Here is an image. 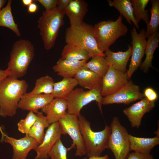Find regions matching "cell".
I'll use <instances>...</instances> for the list:
<instances>
[{
  "label": "cell",
  "instance_id": "obj_21",
  "mask_svg": "<svg viewBox=\"0 0 159 159\" xmlns=\"http://www.w3.org/2000/svg\"><path fill=\"white\" fill-rule=\"evenodd\" d=\"M87 61H72L60 58L53 69L57 74L63 78L74 77L81 68L83 67Z\"/></svg>",
  "mask_w": 159,
  "mask_h": 159
},
{
  "label": "cell",
  "instance_id": "obj_7",
  "mask_svg": "<svg viewBox=\"0 0 159 159\" xmlns=\"http://www.w3.org/2000/svg\"><path fill=\"white\" fill-rule=\"evenodd\" d=\"M102 86L92 90L85 91L81 88L74 89L66 99L67 104V113L78 117L85 106L93 101L97 103L102 114V105L103 98L101 94Z\"/></svg>",
  "mask_w": 159,
  "mask_h": 159
},
{
  "label": "cell",
  "instance_id": "obj_9",
  "mask_svg": "<svg viewBox=\"0 0 159 159\" xmlns=\"http://www.w3.org/2000/svg\"><path fill=\"white\" fill-rule=\"evenodd\" d=\"M63 135L68 134L72 140L69 147L70 150L74 148V155L81 157L86 155L85 143L81 133L78 117L67 113L59 121Z\"/></svg>",
  "mask_w": 159,
  "mask_h": 159
},
{
  "label": "cell",
  "instance_id": "obj_3",
  "mask_svg": "<svg viewBox=\"0 0 159 159\" xmlns=\"http://www.w3.org/2000/svg\"><path fill=\"white\" fill-rule=\"evenodd\" d=\"M78 118L87 156H101L105 149H109L110 127L106 125L102 130L95 132L92 130L90 122L84 116L80 114Z\"/></svg>",
  "mask_w": 159,
  "mask_h": 159
},
{
  "label": "cell",
  "instance_id": "obj_10",
  "mask_svg": "<svg viewBox=\"0 0 159 159\" xmlns=\"http://www.w3.org/2000/svg\"><path fill=\"white\" fill-rule=\"evenodd\" d=\"M140 92L139 87L129 80L122 88L114 93L103 97L102 105L113 104H128L145 97Z\"/></svg>",
  "mask_w": 159,
  "mask_h": 159
},
{
  "label": "cell",
  "instance_id": "obj_31",
  "mask_svg": "<svg viewBox=\"0 0 159 159\" xmlns=\"http://www.w3.org/2000/svg\"><path fill=\"white\" fill-rule=\"evenodd\" d=\"M152 6L150 9L151 18L147 25L145 31L146 38L152 34L158 32L159 25V0L151 1Z\"/></svg>",
  "mask_w": 159,
  "mask_h": 159
},
{
  "label": "cell",
  "instance_id": "obj_18",
  "mask_svg": "<svg viewBox=\"0 0 159 159\" xmlns=\"http://www.w3.org/2000/svg\"><path fill=\"white\" fill-rule=\"evenodd\" d=\"M68 17L70 26L81 24L88 11V4L83 0H71L64 10Z\"/></svg>",
  "mask_w": 159,
  "mask_h": 159
},
{
  "label": "cell",
  "instance_id": "obj_38",
  "mask_svg": "<svg viewBox=\"0 0 159 159\" xmlns=\"http://www.w3.org/2000/svg\"><path fill=\"white\" fill-rule=\"evenodd\" d=\"M38 9V5L35 2H34L28 6L27 11L29 13H34L36 12L37 11Z\"/></svg>",
  "mask_w": 159,
  "mask_h": 159
},
{
  "label": "cell",
  "instance_id": "obj_27",
  "mask_svg": "<svg viewBox=\"0 0 159 159\" xmlns=\"http://www.w3.org/2000/svg\"><path fill=\"white\" fill-rule=\"evenodd\" d=\"M61 58L72 61H87L90 58L84 49L75 45L67 44L64 47Z\"/></svg>",
  "mask_w": 159,
  "mask_h": 159
},
{
  "label": "cell",
  "instance_id": "obj_15",
  "mask_svg": "<svg viewBox=\"0 0 159 159\" xmlns=\"http://www.w3.org/2000/svg\"><path fill=\"white\" fill-rule=\"evenodd\" d=\"M155 102L149 101L145 97L130 107L124 109L123 112L130 122L132 127L138 128L144 115L154 107Z\"/></svg>",
  "mask_w": 159,
  "mask_h": 159
},
{
  "label": "cell",
  "instance_id": "obj_37",
  "mask_svg": "<svg viewBox=\"0 0 159 159\" xmlns=\"http://www.w3.org/2000/svg\"><path fill=\"white\" fill-rule=\"evenodd\" d=\"M71 0H58L57 7L59 9L64 11Z\"/></svg>",
  "mask_w": 159,
  "mask_h": 159
},
{
  "label": "cell",
  "instance_id": "obj_44",
  "mask_svg": "<svg viewBox=\"0 0 159 159\" xmlns=\"http://www.w3.org/2000/svg\"><path fill=\"white\" fill-rule=\"evenodd\" d=\"M0 132L1 133V140L2 141L5 134L4 133V132L2 130V129L1 126H0Z\"/></svg>",
  "mask_w": 159,
  "mask_h": 159
},
{
  "label": "cell",
  "instance_id": "obj_11",
  "mask_svg": "<svg viewBox=\"0 0 159 159\" xmlns=\"http://www.w3.org/2000/svg\"><path fill=\"white\" fill-rule=\"evenodd\" d=\"M145 33V30L142 29L140 33H138L135 26L131 31L132 40L131 57L129 69L126 72L129 80L141 64L147 43Z\"/></svg>",
  "mask_w": 159,
  "mask_h": 159
},
{
  "label": "cell",
  "instance_id": "obj_41",
  "mask_svg": "<svg viewBox=\"0 0 159 159\" xmlns=\"http://www.w3.org/2000/svg\"><path fill=\"white\" fill-rule=\"evenodd\" d=\"M8 77L7 74L5 70L0 69V82L5 78Z\"/></svg>",
  "mask_w": 159,
  "mask_h": 159
},
{
  "label": "cell",
  "instance_id": "obj_14",
  "mask_svg": "<svg viewBox=\"0 0 159 159\" xmlns=\"http://www.w3.org/2000/svg\"><path fill=\"white\" fill-rule=\"evenodd\" d=\"M2 141L11 145L13 152L12 159H26L29 152L32 150H34L39 145L33 138L26 135L17 139L5 134Z\"/></svg>",
  "mask_w": 159,
  "mask_h": 159
},
{
  "label": "cell",
  "instance_id": "obj_25",
  "mask_svg": "<svg viewBox=\"0 0 159 159\" xmlns=\"http://www.w3.org/2000/svg\"><path fill=\"white\" fill-rule=\"evenodd\" d=\"M159 34L156 33L148 38L145 51L146 57L144 61L140 65V69L144 72H147L150 68H154L152 65L153 54L158 47Z\"/></svg>",
  "mask_w": 159,
  "mask_h": 159
},
{
  "label": "cell",
  "instance_id": "obj_19",
  "mask_svg": "<svg viewBox=\"0 0 159 159\" xmlns=\"http://www.w3.org/2000/svg\"><path fill=\"white\" fill-rule=\"evenodd\" d=\"M131 52L130 45H128L127 49L124 52H114L109 49L105 52V57L110 66L119 71L126 72L127 65Z\"/></svg>",
  "mask_w": 159,
  "mask_h": 159
},
{
  "label": "cell",
  "instance_id": "obj_16",
  "mask_svg": "<svg viewBox=\"0 0 159 159\" xmlns=\"http://www.w3.org/2000/svg\"><path fill=\"white\" fill-rule=\"evenodd\" d=\"M54 98L51 94L30 95L26 93L21 97L18 108L37 114Z\"/></svg>",
  "mask_w": 159,
  "mask_h": 159
},
{
  "label": "cell",
  "instance_id": "obj_13",
  "mask_svg": "<svg viewBox=\"0 0 159 159\" xmlns=\"http://www.w3.org/2000/svg\"><path fill=\"white\" fill-rule=\"evenodd\" d=\"M63 135L59 122L50 125L45 133L42 141L34 150V159H47L48 155L57 142Z\"/></svg>",
  "mask_w": 159,
  "mask_h": 159
},
{
  "label": "cell",
  "instance_id": "obj_43",
  "mask_svg": "<svg viewBox=\"0 0 159 159\" xmlns=\"http://www.w3.org/2000/svg\"><path fill=\"white\" fill-rule=\"evenodd\" d=\"M6 0H0V10L1 9V8L4 5Z\"/></svg>",
  "mask_w": 159,
  "mask_h": 159
},
{
  "label": "cell",
  "instance_id": "obj_40",
  "mask_svg": "<svg viewBox=\"0 0 159 159\" xmlns=\"http://www.w3.org/2000/svg\"><path fill=\"white\" fill-rule=\"evenodd\" d=\"M82 159H110L109 156L107 155H105L103 156H93L89 158H85Z\"/></svg>",
  "mask_w": 159,
  "mask_h": 159
},
{
  "label": "cell",
  "instance_id": "obj_5",
  "mask_svg": "<svg viewBox=\"0 0 159 159\" xmlns=\"http://www.w3.org/2000/svg\"><path fill=\"white\" fill-rule=\"evenodd\" d=\"M120 15L115 21H102L93 26L95 38L99 49L104 53L120 37L125 35L128 29L122 22Z\"/></svg>",
  "mask_w": 159,
  "mask_h": 159
},
{
  "label": "cell",
  "instance_id": "obj_1",
  "mask_svg": "<svg viewBox=\"0 0 159 159\" xmlns=\"http://www.w3.org/2000/svg\"><path fill=\"white\" fill-rule=\"evenodd\" d=\"M26 81L7 77L0 82V116L12 117L16 114L19 102L26 93Z\"/></svg>",
  "mask_w": 159,
  "mask_h": 159
},
{
  "label": "cell",
  "instance_id": "obj_20",
  "mask_svg": "<svg viewBox=\"0 0 159 159\" xmlns=\"http://www.w3.org/2000/svg\"><path fill=\"white\" fill-rule=\"evenodd\" d=\"M74 78L77 81L78 85L89 90L102 86V78L84 66L78 70Z\"/></svg>",
  "mask_w": 159,
  "mask_h": 159
},
{
  "label": "cell",
  "instance_id": "obj_28",
  "mask_svg": "<svg viewBox=\"0 0 159 159\" xmlns=\"http://www.w3.org/2000/svg\"><path fill=\"white\" fill-rule=\"evenodd\" d=\"M12 1L9 0L6 6L0 10V26L7 27L11 30L17 36H21V33L14 20L12 16L11 4Z\"/></svg>",
  "mask_w": 159,
  "mask_h": 159
},
{
  "label": "cell",
  "instance_id": "obj_29",
  "mask_svg": "<svg viewBox=\"0 0 159 159\" xmlns=\"http://www.w3.org/2000/svg\"><path fill=\"white\" fill-rule=\"evenodd\" d=\"M91 58V59L87 62L84 66L102 78L106 73L110 66L105 57L98 55Z\"/></svg>",
  "mask_w": 159,
  "mask_h": 159
},
{
  "label": "cell",
  "instance_id": "obj_30",
  "mask_svg": "<svg viewBox=\"0 0 159 159\" xmlns=\"http://www.w3.org/2000/svg\"><path fill=\"white\" fill-rule=\"evenodd\" d=\"M54 83V80L50 76L41 77L36 80L32 90L27 93L30 95H51L53 91Z\"/></svg>",
  "mask_w": 159,
  "mask_h": 159
},
{
  "label": "cell",
  "instance_id": "obj_36",
  "mask_svg": "<svg viewBox=\"0 0 159 159\" xmlns=\"http://www.w3.org/2000/svg\"><path fill=\"white\" fill-rule=\"evenodd\" d=\"M58 0H37L45 8V10L49 11L53 9L57 6Z\"/></svg>",
  "mask_w": 159,
  "mask_h": 159
},
{
  "label": "cell",
  "instance_id": "obj_2",
  "mask_svg": "<svg viewBox=\"0 0 159 159\" xmlns=\"http://www.w3.org/2000/svg\"><path fill=\"white\" fill-rule=\"evenodd\" d=\"M34 56V47L28 40L20 39L14 44L10 53L8 77L15 79L24 76Z\"/></svg>",
  "mask_w": 159,
  "mask_h": 159
},
{
  "label": "cell",
  "instance_id": "obj_34",
  "mask_svg": "<svg viewBox=\"0 0 159 159\" xmlns=\"http://www.w3.org/2000/svg\"><path fill=\"white\" fill-rule=\"evenodd\" d=\"M37 118L36 114L32 112H29L25 118L21 120L18 123V130L21 133L27 135Z\"/></svg>",
  "mask_w": 159,
  "mask_h": 159
},
{
  "label": "cell",
  "instance_id": "obj_6",
  "mask_svg": "<svg viewBox=\"0 0 159 159\" xmlns=\"http://www.w3.org/2000/svg\"><path fill=\"white\" fill-rule=\"evenodd\" d=\"M65 15L64 11L56 7L45 10L39 18L38 28L46 50H49L54 46L59 29L64 25Z\"/></svg>",
  "mask_w": 159,
  "mask_h": 159
},
{
  "label": "cell",
  "instance_id": "obj_26",
  "mask_svg": "<svg viewBox=\"0 0 159 159\" xmlns=\"http://www.w3.org/2000/svg\"><path fill=\"white\" fill-rule=\"evenodd\" d=\"M36 114L37 119L26 135L33 138L39 145L43 140L45 128L49 125L42 112H39Z\"/></svg>",
  "mask_w": 159,
  "mask_h": 159
},
{
  "label": "cell",
  "instance_id": "obj_42",
  "mask_svg": "<svg viewBox=\"0 0 159 159\" xmlns=\"http://www.w3.org/2000/svg\"><path fill=\"white\" fill-rule=\"evenodd\" d=\"M22 2L23 5L25 6H28L32 3L36 2L34 0H22Z\"/></svg>",
  "mask_w": 159,
  "mask_h": 159
},
{
  "label": "cell",
  "instance_id": "obj_4",
  "mask_svg": "<svg viewBox=\"0 0 159 159\" xmlns=\"http://www.w3.org/2000/svg\"><path fill=\"white\" fill-rule=\"evenodd\" d=\"M65 42L85 50L90 58L96 56L105 57L99 49L94 33L93 26L83 22L81 24L70 26L66 29Z\"/></svg>",
  "mask_w": 159,
  "mask_h": 159
},
{
  "label": "cell",
  "instance_id": "obj_39",
  "mask_svg": "<svg viewBox=\"0 0 159 159\" xmlns=\"http://www.w3.org/2000/svg\"><path fill=\"white\" fill-rule=\"evenodd\" d=\"M158 95L154 90L151 94L146 98L150 101L155 102L158 98Z\"/></svg>",
  "mask_w": 159,
  "mask_h": 159
},
{
  "label": "cell",
  "instance_id": "obj_35",
  "mask_svg": "<svg viewBox=\"0 0 159 159\" xmlns=\"http://www.w3.org/2000/svg\"><path fill=\"white\" fill-rule=\"evenodd\" d=\"M127 159H154V158L150 153L134 151L129 154Z\"/></svg>",
  "mask_w": 159,
  "mask_h": 159
},
{
  "label": "cell",
  "instance_id": "obj_23",
  "mask_svg": "<svg viewBox=\"0 0 159 159\" xmlns=\"http://www.w3.org/2000/svg\"><path fill=\"white\" fill-rule=\"evenodd\" d=\"M78 85L74 77L63 78L60 81L54 82L51 95L54 98L66 99Z\"/></svg>",
  "mask_w": 159,
  "mask_h": 159
},
{
  "label": "cell",
  "instance_id": "obj_8",
  "mask_svg": "<svg viewBox=\"0 0 159 159\" xmlns=\"http://www.w3.org/2000/svg\"><path fill=\"white\" fill-rule=\"evenodd\" d=\"M110 127L109 149L111 150L115 159H127L130 151L129 133L116 117L113 118Z\"/></svg>",
  "mask_w": 159,
  "mask_h": 159
},
{
  "label": "cell",
  "instance_id": "obj_32",
  "mask_svg": "<svg viewBox=\"0 0 159 159\" xmlns=\"http://www.w3.org/2000/svg\"><path fill=\"white\" fill-rule=\"evenodd\" d=\"M133 9L134 18L138 24L141 20H143L147 25L149 20V14L147 10L145 9L149 0H131Z\"/></svg>",
  "mask_w": 159,
  "mask_h": 159
},
{
  "label": "cell",
  "instance_id": "obj_33",
  "mask_svg": "<svg viewBox=\"0 0 159 159\" xmlns=\"http://www.w3.org/2000/svg\"><path fill=\"white\" fill-rule=\"evenodd\" d=\"M70 150L69 147L66 148L60 139L50 150L48 156L51 159H67V153Z\"/></svg>",
  "mask_w": 159,
  "mask_h": 159
},
{
  "label": "cell",
  "instance_id": "obj_17",
  "mask_svg": "<svg viewBox=\"0 0 159 159\" xmlns=\"http://www.w3.org/2000/svg\"><path fill=\"white\" fill-rule=\"evenodd\" d=\"M67 104L66 100L60 98H54L41 109L49 125L59 122L67 113Z\"/></svg>",
  "mask_w": 159,
  "mask_h": 159
},
{
  "label": "cell",
  "instance_id": "obj_22",
  "mask_svg": "<svg viewBox=\"0 0 159 159\" xmlns=\"http://www.w3.org/2000/svg\"><path fill=\"white\" fill-rule=\"evenodd\" d=\"M128 138L130 151L150 153L152 150L159 144V136L152 138L139 137L129 134Z\"/></svg>",
  "mask_w": 159,
  "mask_h": 159
},
{
  "label": "cell",
  "instance_id": "obj_12",
  "mask_svg": "<svg viewBox=\"0 0 159 159\" xmlns=\"http://www.w3.org/2000/svg\"><path fill=\"white\" fill-rule=\"evenodd\" d=\"M129 79L127 72L117 70L111 66L102 78L101 94L104 97L118 91Z\"/></svg>",
  "mask_w": 159,
  "mask_h": 159
},
{
  "label": "cell",
  "instance_id": "obj_24",
  "mask_svg": "<svg viewBox=\"0 0 159 159\" xmlns=\"http://www.w3.org/2000/svg\"><path fill=\"white\" fill-rule=\"evenodd\" d=\"M107 1L109 5L115 8L128 23L131 24L132 22L136 28L139 29L138 24L134 17L133 8L130 0H108Z\"/></svg>",
  "mask_w": 159,
  "mask_h": 159
}]
</instances>
